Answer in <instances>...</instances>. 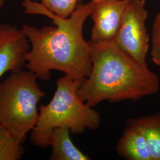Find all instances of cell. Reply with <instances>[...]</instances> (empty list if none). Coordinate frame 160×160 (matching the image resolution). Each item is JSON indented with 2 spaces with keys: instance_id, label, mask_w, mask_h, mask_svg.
<instances>
[{
  "instance_id": "6da1fadb",
  "label": "cell",
  "mask_w": 160,
  "mask_h": 160,
  "mask_svg": "<svg viewBox=\"0 0 160 160\" xmlns=\"http://www.w3.org/2000/svg\"><path fill=\"white\" fill-rule=\"evenodd\" d=\"M24 12L50 18L56 26L38 29L23 24L30 49L26 56L25 66L40 80H49L52 70L63 72L74 80L82 81L91 72L92 62L89 42L84 40L82 30L91 16L94 1L78 4L68 18L49 12L40 2L23 0Z\"/></svg>"
},
{
  "instance_id": "7a4b0ae2",
  "label": "cell",
  "mask_w": 160,
  "mask_h": 160,
  "mask_svg": "<svg viewBox=\"0 0 160 160\" xmlns=\"http://www.w3.org/2000/svg\"><path fill=\"white\" fill-rule=\"evenodd\" d=\"M89 43L91 72L77 90L87 104L92 108L103 101H138L159 91L158 75L123 51L114 41Z\"/></svg>"
},
{
  "instance_id": "3957f363",
  "label": "cell",
  "mask_w": 160,
  "mask_h": 160,
  "mask_svg": "<svg viewBox=\"0 0 160 160\" xmlns=\"http://www.w3.org/2000/svg\"><path fill=\"white\" fill-rule=\"evenodd\" d=\"M81 82L66 75L57 80L51 102L39 107L38 120L30 137L33 145L41 148L48 147L52 132L58 127H67L72 134H78L87 129L96 130L100 126V114L78 96Z\"/></svg>"
},
{
  "instance_id": "277c9868",
  "label": "cell",
  "mask_w": 160,
  "mask_h": 160,
  "mask_svg": "<svg viewBox=\"0 0 160 160\" xmlns=\"http://www.w3.org/2000/svg\"><path fill=\"white\" fill-rule=\"evenodd\" d=\"M30 71L19 69L0 82V124L23 144L37 122L38 104L45 92Z\"/></svg>"
},
{
  "instance_id": "5b68a950",
  "label": "cell",
  "mask_w": 160,
  "mask_h": 160,
  "mask_svg": "<svg viewBox=\"0 0 160 160\" xmlns=\"http://www.w3.org/2000/svg\"><path fill=\"white\" fill-rule=\"evenodd\" d=\"M148 15L145 0H129L114 42L139 63L147 65L149 38L145 26Z\"/></svg>"
},
{
  "instance_id": "8992f818",
  "label": "cell",
  "mask_w": 160,
  "mask_h": 160,
  "mask_svg": "<svg viewBox=\"0 0 160 160\" xmlns=\"http://www.w3.org/2000/svg\"><path fill=\"white\" fill-rule=\"evenodd\" d=\"M90 43L114 41L129 0H93Z\"/></svg>"
},
{
  "instance_id": "52a82bcc",
  "label": "cell",
  "mask_w": 160,
  "mask_h": 160,
  "mask_svg": "<svg viewBox=\"0 0 160 160\" xmlns=\"http://www.w3.org/2000/svg\"><path fill=\"white\" fill-rule=\"evenodd\" d=\"M30 49V42L22 29L0 24V78L8 71L22 69Z\"/></svg>"
},
{
  "instance_id": "ba28073f",
  "label": "cell",
  "mask_w": 160,
  "mask_h": 160,
  "mask_svg": "<svg viewBox=\"0 0 160 160\" xmlns=\"http://www.w3.org/2000/svg\"><path fill=\"white\" fill-rule=\"evenodd\" d=\"M117 153L128 160H152L148 145L143 134L128 125L116 145Z\"/></svg>"
},
{
  "instance_id": "9c48e42d",
  "label": "cell",
  "mask_w": 160,
  "mask_h": 160,
  "mask_svg": "<svg viewBox=\"0 0 160 160\" xmlns=\"http://www.w3.org/2000/svg\"><path fill=\"white\" fill-rule=\"evenodd\" d=\"M71 131L67 127L55 128L49 138V146L52 148L51 160H89L90 157L84 154L75 145L70 137Z\"/></svg>"
},
{
  "instance_id": "30bf717a",
  "label": "cell",
  "mask_w": 160,
  "mask_h": 160,
  "mask_svg": "<svg viewBox=\"0 0 160 160\" xmlns=\"http://www.w3.org/2000/svg\"><path fill=\"white\" fill-rule=\"evenodd\" d=\"M143 134L148 145L152 160H160V113L128 120Z\"/></svg>"
},
{
  "instance_id": "8fae6325",
  "label": "cell",
  "mask_w": 160,
  "mask_h": 160,
  "mask_svg": "<svg viewBox=\"0 0 160 160\" xmlns=\"http://www.w3.org/2000/svg\"><path fill=\"white\" fill-rule=\"evenodd\" d=\"M24 154L22 143L0 124V160H20Z\"/></svg>"
},
{
  "instance_id": "7c38bea8",
  "label": "cell",
  "mask_w": 160,
  "mask_h": 160,
  "mask_svg": "<svg viewBox=\"0 0 160 160\" xmlns=\"http://www.w3.org/2000/svg\"><path fill=\"white\" fill-rule=\"evenodd\" d=\"M41 4L59 17L68 18L74 11L78 5L76 0H40Z\"/></svg>"
},
{
  "instance_id": "4fadbf2b",
  "label": "cell",
  "mask_w": 160,
  "mask_h": 160,
  "mask_svg": "<svg viewBox=\"0 0 160 160\" xmlns=\"http://www.w3.org/2000/svg\"><path fill=\"white\" fill-rule=\"evenodd\" d=\"M152 60L160 67V12L155 17L152 29Z\"/></svg>"
},
{
  "instance_id": "5bb4252c",
  "label": "cell",
  "mask_w": 160,
  "mask_h": 160,
  "mask_svg": "<svg viewBox=\"0 0 160 160\" xmlns=\"http://www.w3.org/2000/svg\"><path fill=\"white\" fill-rule=\"evenodd\" d=\"M5 1H6V0H0V8H1L2 6H3Z\"/></svg>"
},
{
  "instance_id": "9a60e30c",
  "label": "cell",
  "mask_w": 160,
  "mask_h": 160,
  "mask_svg": "<svg viewBox=\"0 0 160 160\" xmlns=\"http://www.w3.org/2000/svg\"><path fill=\"white\" fill-rule=\"evenodd\" d=\"M76 1H78H78H81V0H76Z\"/></svg>"
}]
</instances>
